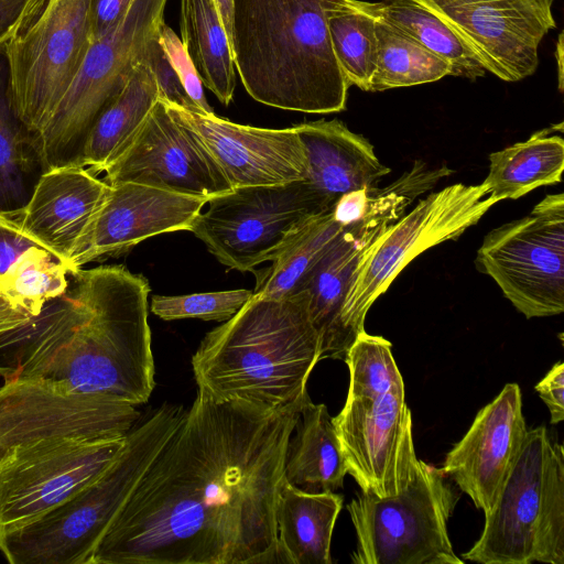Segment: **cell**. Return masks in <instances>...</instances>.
Returning <instances> with one entry per match:
<instances>
[{
	"label": "cell",
	"mask_w": 564,
	"mask_h": 564,
	"mask_svg": "<svg viewBox=\"0 0 564 564\" xmlns=\"http://www.w3.org/2000/svg\"><path fill=\"white\" fill-rule=\"evenodd\" d=\"M300 413L197 390L90 564L280 563L275 508Z\"/></svg>",
	"instance_id": "cell-1"
},
{
	"label": "cell",
	"mask_w": 564,
	"mask_h": 564,
	"mask_svg": "<svg viewBox=\"0 0 564 564\" xmlns=\"http://www.w3.org/2000/svg\"><path fill=\"white\" fill-rule=\"evenodd\" d=\"M72 275L69 291L0 334V377L134 406L145 403L155 386L148 280L122 265L78 269Z\"/></svg>",
	"instance_id": "cell-2"
},
{
	"label": "cell",
	"mask_w": 564,
	"mask_h": 564,
	"mask_svg": "<svg viewBox=\"0 0 564 564\" xmlns=\"http://www.w3.org/2000/svg\"><path fill=\"white\" fill-rule=\"evenodd\" d=\"M319 352L307 290L282 299L253 294L205 335L192 368L197 390L217 402L243 400L302 411L311 401L306 384Z\"/></svg>",
	"instance_id": "cell-3"
},
{
	"label": "cell",
	"mask_w": 564,
	"mask_h": 564,
	"mask_svg": "<svg viewBox=\"0 0 564 564\" xmlns=\"http://www.w3.org/2000/svg\"><path fill=\"white\" fill-rule=\"evenodd\" d=\"M230 46L254 100L305 113L346 109L350 84L332 47L324 0H232Z\"/></svg>",
	"instance_id": "cell-4"
},
{
	"label": "cell",
	"mask_w": 564,
	"mask_h": 564,
	"mask_svg": "<svg viewBox=\"0 0 564 564\" xmlns=\"http://www.w3.org/2000/svg\"><path fill=\"white\" fill-rule=\"evenodd\" d=\"M183 405L163 403L127 434L115 460L54 509L14 529H0L11 564H90L113 517L180 425Z\"/></svg>",
	"instance_id": "cell-5"
},
{
	"label": "cell",
	"mask_w": 564,
	"mask_h": 564,
	"mask_svg": "<svg viewBox=\"0 0 564 564\" xmlns=\"http://www.w3.org/2000/svg\"><path fill=\"white\" fill-rule=\"evenodd\" d=\"M481 564H564V449L544 426L528 430L478 541Z\"/></svg>",
	"instance_id": "cell-6"
},
{
	"label": "cell",
	"mask_w": 564,
	"mask_h": 564,
	"mask_svg": "<svg viewBox=\"0 0 564 564\" xmlns=\"http://www.w3.org/2000/svg\"><path fill=\"white\" fill-rule=\"evenodd\" d=\"M167 0H133L121 23L93 42L57 107L34 137L43 171L82 166L87 138L104 109L142 63L149 41L164 22Z\"/></svg>",
	"instance_id": "cell-7"
},
{
	"label": "cell",
	"mask_w": 564,
	"mask_h": 564,
	"mask_svg": "<svg viewBox=\"0 0 564 564\" xmlns=\"http://www.w3.org/2000/svg\"><path fill=\"white\" fill-rule=\"evenodd\" d=\"M441 468L419 460L400 494L359 492L347 505L357 534L355 564H462L447 522L459 498Z\"/></svg>",
	"instance_id": "cell-8"
},
{
	"label": "cell",
	"mask_w": 564,
	"mask_h": 564,
	"mask_svg": "<svg viewBox=\"0 0 564 564\" xmlns=\"http://www.w3.org/2000/svg\"><path fill=\"white\" fill-rule=\"evenodd\" d=\"M206 204L189 231L221 264L242 272L272 261L312 219L334 207L304 178L232 188Z\"/></svg>",
	"instance_id": "cell-9"
},
{
	"label": "cell",
	"mask_w": 564,
	"mask_h": 564,
	"mask_svg": "<svg viewBox=\"0 0 564 564\" xmlns=\"http://www.w3.org/2000/svg\"><path fill=\"white\" fill-rule=\"evenodd\" d=\"M91 0H33L6 41L18 112L35 137L93 44Z\"/></svg>",
	"instance_id": "cell-10"
},
{
	"label": "cell",
	"mask_w": 564,
	"mask_h": 564,
	"mask_svg": "<svg viewBox=\"0 0 564 564\" xmlns=\"http://www.w3.org/2000/svg\"><path fill=\"white\" fill-rule=\"evenodd\" d=\"M497 202L481 184H453L419 200L367 249L352 276L341 310V324L352 345L365 329L366 315L404 267L427 249L458 239Z\"/></svg>",
	"instance_id": "cell-11"
},
{
	"label": "cell",
	"mask_w": 564,
	"mask_h": 564,
	"mask_svg": "<svg viewBox=\"0 0 564 564\" xmlns=\"http://www.w3.org/2000/svg\"><path fill=\"white\" fill-rule=\"evenodd\" d=\"M475 265L527 318L563 313V193L546 195L528 216L490 230Z\"/></svg>",
	"instance_id": "cell-12"
},
{
	"label": "cell",
	"mask_w": 564,
	"mask_h": 564,
	"mask_svg": "<svg viewBox=\"0 0 564 564\" xmlns=\"http://www.w3.org/2000/svg\"><path fill=\"white\" fill-rule=\"evenodd\" d=\"M452 173L447 166L430 169L416 161L386 187L371 189L365 217L344 228L308 274L303 290L310 294V314L319 335V361L344 360L351 346L341 324V310L352 276L369 246L425 191Z\"/></svg>",
	"instance_id": "cell-13"
},
{
	"label": "cell",
	"mask_w": 564,
	"mask_h": 564,
	"mask_svg": "<svg viewBox=\"0 0 564 564\" xmlns=\"http://www.w3.org/2000/svg\"><path fill=\"white\" fill-rule=\"evenodd\" d=\"M126 438L51 436L12 447L0 460V529L19 528L74 496L115 460Z\"/></svg>",
	"instance_id": "cell-14"
},
{
	"label": "cell",
	"mask_w": 564,
	"mask_h": 564,
	"mask_svg": "<svg viewBox=\"0 0 564 564\" xmlns=\"http://www.w3.org/2000/svg\"><path fill=\"white\" fill-rule=\"evenodd\" d=\"M333 422L347 474L362 492L388 497L408 487L420 459L404 382L382 393L347 395Z\"/></svg>",
	"instance_id": "cell-15"
},
{
	"label": "cell",
	"mask_w": 564,
	"mask_h": 564,
	"mask_svg": "<svg viewBox=\"0 0 564 564\" xmlns=\"http://www.w3.org/2000/svg\"><path fill=\"white\" fill-rule=\"evenodd\" d=\"M436 14L489 72L505 82L531 76L539 46L556 28L555 0H416Z\"/></svg>",
	"instance_id": "cell-16"
},
{
	"label": "cell",
	"mask_w": 564,
	"mask_h": 564,
	"mask_svg": "<svg viewBox=\"0 0 564 564\" xmlns=\"http://www.w3.org/2000/svg\"><path fill=\"white\" fill-rule=\"evenodd\" d=\"M104 172L108 184L130 182L207 200L232 189L202 140L161 99Z\"/></svg>",
	"instance_id": "cell-17"
},
{
	"label": "cell",
	"mask_w": 564,
	"mask_h": 564,
	"mask_svg": "<svg viewBox=\"0 0 564 564\" xmlns=\"http://www.w3.org/2000/svg\"><path fill=\"white\" fill-rule=\"evenodd\" d=\"M208 200L137 183L109 184L107 196L73 250L70 274L161 234L191 229Z\"/></svg>",
	"instance_id": "cell-18"
},
{
	"label": "cell",
	"mask_w": 564,
	"mask_h": 564,
	"mask_svg": "<svg viewBox=\"0 0 564 564\" xmlns=\"http://www.w3.org/2000/svg\"><path fill=\"white\" fill-rule=\"evenodd\" d=\"M163 102L176 120L197 134L232 188L305 178L306 155L294 126L283 129L245 126L215 113L194 112Z\"/></svg>",
	"instance_id": "cell-19"
},
{
	"label": "cell",
	"mask_w": 564,
	"mask_h": 564,
	"mask_svg": "<svg viewBox=\"0 0 564 564\" xmlns=\"http://www.w3.org/2000/svg\"><path fill=\"white\" fill-rule=\"evenodd\" d=\"M527 432L520 388L517 383H507L477 413L467 433L446 455L441 469L487 513L503 487Z\"/></svg>",
	"instance_id": "cell-20"
},
{
	"label": "cell",
	"mask_w": 564,
	"mask_h": 564,
	"mask_svg": "<svg viewBox=\"0 0 564 564\" xmlns=\"http://www.w3.org/2000/svg\"><path fill=\"white\" fill-rule=\"evenodd\" d=\"M108 189L107 182L84 166L48 170L15 220L30 239L67 265Z\"/></svg>",
	"instance_id": "cell-21"
},
{
	"label": "cell",
	"mask_w": 564,
	"mask_h": 564,
	"mask_svg": "<svg viewBox=\"0 0 564 564\" xmlns=\"http://www.w3.org/2000/svg\"><path fill=\"white\" fill-rule=\"evenodd\" d=\"M294 127L306 155L304 180L333 205L348 192L377 187L390 173L368 140L337 119Z\"/></svg>",
	"instance_id": "cell-22"
},
{
	"label": "cell",
	"mask_w": 564,
	"mask_h": 564,
	"mask_svg": "<svg viewBox=\"0 0 564 564\" xmlns=\"http://www.w3.org/2000/svg\"><path fill=\"white\" fill-rule=\"evenodd\" d=\"M343 496L306 492L286 480L275 508L280 563L332 564L330 543Z\"/></svg>",
	"instance_id": "cell-23"
},
{
	"label": "cell",
	"mask_w": 564,
	"mask_h": 564,
	"mask_svg": "<svg viewBox=\"0 0 564 564\" xmlns=\"http://www.w3.org/2000/svg\"><path fill=\"white\" fill-rule=\"evenodd\" d=\"M294 431L285 458V480L306 492H335L343 488L347 467L326 405L310 401Z\"/></svg>",
	"instance_id": "cell-24"
},
{
	"label": "cell",
	"mask_w": 564,
	"mask_h": 564,
	"mask_svg": "<svg viewBox=\"0 0 564 564\" xmlns=\"http://www.w3.org/2000/svg\"><path fill=\"white\" fill-rule=\"evenodd\" d=\"M43 172L34 137L15 107L4 42L0 45V215L18 217Z\"/></svg>",
	"instance_id": "cell-25"
},
{
	"label": "cell",
	"mask_w": 564,
	"mask_h": 564,
	"mask_svg": "<svg viewBox=\"0 0 564 564\" xmlns=\"http://www.w3.org/2000/svg\"><path fill=\"white\" fill-rule=\"evenodd\" d=\"M552 129L490 153L489 172L481 183L486 195L498 203L560 183L564 170V140L551 134Z\"/></svg>",
	"instance_id": "cell-26"
},
{
	"label": "cell",
	"mask_w": 564,
	"mask_h": 564,
	"mask_svg": "<svg viewBox=\"0 0 564 564\" xmlns=\"http://www.w3.org/2000/svg\"><path fill=\"white\" fill-rule=\"evenodd\" d=\"M159 100L155 78L141 63L120 94L95 122L82 155V166L93 174L104 172L117 158Z\"/></svg>",
	"instance_id": "cell-27"
},
{
	"label": "cell",
	"mask_w": 564,
	"mask_h": 564,
	"mask_svg": "<svg viewBox=\"0 0 564 564\" xmlns=\"http://www.w3.org/2000/svg\"><path fill=\"white\" fill-rule=\"evenodd\" d=\"M182 43L203 83L228 105L236 88L228 34L214 0H181Z\"/></svg>",
	"instance_id": "cell-28"
},
{
	"label": "cell",
	"mask_w": 564,
	"mask_h": 564,
	"mask_svg": "<svg viewBox=\"0 0 564 564\" xmlns=\"http://www.w3.org/2000/svg\"><path fill=\"white\" fill-rule=\"evenodd\" d=\"M362 12L412 37L451 67V75L476 79L487 73L458 36L433 12L416 0H350Z\"/></svg>",
	"instance_id": "cell-29"
},
{
	"label": "cell",
	"mask_w": 564,
	"mask_h": 564,
	"mask_svg": "<svg viewBox=\"0 0 564 564\" xmlns=\"http://www.w3.org/2000/svg\"><path fill=\"white\" fill-rule=\"evenodd\" d=\"M344 228L332 210L312 219L272 260L253 294L282 299L303 291L308 274Z\"/></svg>",
	"instance_id": "cell-30"
},
{
	"label": "cell",
	"mask_w": 564,
	"mask_h": 564,
	"mask_svg": "<svg viewBox=\"0 0 564 564\" xmlns=\"http://www.w3.org/2000/svg\"><path fill=\"white\" fill-rule=\"evenodd\" d=\"M332 47L339 68L351 85L369 91L378 59L376 20L350 0H324Z\"/></svg>",
	"instance_id": "cell-31"
},
{
	"label": "cell",
	"mask_w": 564,
	"mask_h": 564,
	"mask_svg": "<svg viewBox=\"0 0 564 564\" xmlns=\"http://www.w3.org/2000/svg\"><path fill=\"white\" fill-rule=\"evenodd\" d=\"M375 20L378 59L369 91L433 83L451 75L443 58L398 29Z\"/></svg>",
	"instance_id": "cell-32"
},
{
	"label": "cell",
	"mask_w": 564,
	"mask_h": 564,
	"mask_svg": "<svg viewBox=\"0 0 564 564\" xmlns=\"http://www.w3.org/2000/svg\"><path fill=\"white\" fill-rule=\"evenodd\" d=\"M68 267L41 248L29 249L0 276L1 294L17 308L37 316L46 303L67 292Z\"/></svg>",
	"instance_id": "cell-33"
},
{
	"label": "cell",
	"mask_w": 564,
	"mask_h": 564,
	"mask_svg": "<svg viewBox=\"0 0 564 564\" xmlns=\"http://www.w3.org/2000/svg\"><path fill=\"white\" fill-rule=\"evenodd\" d=\"M344 361L349 369L348 397L386 392L403 379L392 356L391 343L364 329Z\"/></svg>",
	"instance_id": "cell-34"
},
{
	"label": "cell",
	"mask_w": 564,
	"mask_h": 564,
	"mask_svg": "<svg viewBox=\"0 0 564 564\" xmlns=\"http://www.w3.org/2000/svg\"><path fill=\"white\" fill-rule=\"evenodd\" d=\"M253 295L238 289L186 295H154L151 312L164 321L199 318L225 322L232 317Z\"/></svg>",
	"instance_id": "cell-35"
},
{
	"label": "cell",
	"mask_w": 564,
	"mask_h": 564,
	"mask_svg": "<svg viewBox=\"0 0 564 564\" xmlns=\"http://www.w3.org/2000/svg\"><path fill=\"white\" fill-rule=\"evenodd\" d=\"M142 63L150 68L155 78L159 99L189 111L200 112L198 107L185 91L171 59L159 39L158 32L149 41Z\"/></svg>",
	"instance_id": "cell-36"
},
{
	"label": "cell",
	"mask_w": 564,
	"mask_h": 564,
	"mask_svg": "<svg viewBox=\"0 0 564 564\" xmlns=\"http://www.w3.org/2000/svg\"><path fill=\"white\" fill-rule=\"evenodd\" d=\"M158 35L185 91L198 107L200 113H215L206 100L203 83L195 66L175 32L163 22L159 28Z\"/></svg>",
	"instance_id": "cell-37"
},
{
	"label": "cell",
	"mask_w": 564,
	"mask_h": 564,
	"mask_svg": "<svg viewBox=\"0 0 564 564\" xmlns=\"http://www.w3.org/2000/svg\"><path fill=\"white\" fill-rule=\"evenodd\" d=\"M33 247L40 246L22 231L15 219L0 215V276Z\"/></svg>",
	"instance_id": "cell-38"
},
{
	"label": "cell",
	"mask_w": 564,
	"mask_h": 564,
	"mask_svg": "<svg viewBox=\"0 0 564 564\" xmlns=\"http://www.w3.org/2000/svg\"><path fill=\"white\" fill-rule=\"evenodd\" d=\"M133 0H91L90 31L93 42L112 32L127 15Z\"/></svg>",
	"instance_id": "cell-39"
},
{
	"label": "cell",
	"mask_w": 564,
	"mask_h": 564,
	"mask_svg": "<svg viewBox=\"0 0 564 564\" xmlns=\"http://www.w3.org/2000/svg\"><path fill=\"white\" fill-rule=\"evenodd\" d=\"M540 398L546 404L551 414V424L564 420V364L556 362L544 378L535 386Z\"/></svg>",
	"instance_id": "cell-40"
},
{
	"label": "cell",
	"mask_w": 564,
	"mask_h": 564,
	"mask_svg": "<svg viewBox=\"0 0 564 564\" xmlns=\"http://www.w3.org/2000/svg\"><path fill=\"white\" fill-rule=\"evenodd\" d=\"M371 189H358L344 194L332 209L336 221L346 227L361 220L368 212Z\"/></svg>",
	"instance_id": "cell-41"
},
{
	"label": "cell",
	"mask_w": 564,
	"mask_h": 564,
	"mask_svg": "<svg viewBox=\"0 0 564 564\" xmlns=\"http://www.w3.org/2000/svg\"><path fill=\"white\" fill-rule=\"evenodd\" d=\"M33 0H0V45L13 33Z\"/></svg>",
	"instance_id": "cell-42"
},
{
	"label": "cell",
	"mask_w": 564,
	"mask_h": 564,
	"mask_svg": "<svg viewBox=\"0 0 564 564\" xmlns=\"http://www.w3.org/2000/svg\"><path fill=\"white\" fill-rule=\"evenodd\" d=\"M31 318L32 316L14 307L0 292V334L15 328Z\"/></svg>",
	"instance_id": "cell-43"
},
{
	"label": "cell",
	"mask_w": 564,
	"mask_h": 564,
	"mask_svg": "<svg viewBox=\"0 0 564 564\" xmlns=\"http://www.w3.org/2000/svg\"><path fill=\"white\" fill-rule=\"evenodd\" d=\"M230 42L232 0H214Z\"/></svg>",
	"instance_id": "cell-44"
},
{
	"label": "cell",
	"mask_w": 564,
	"mask_h": 564,
	"mask_svg": "<svg viewBox=\"0 0 564 564\" xmlns=\"http://www.w3.org/2000/svg\"><path fill=\"white\" fill-rule=\"evenodd\" d=\"M563 33L561 32L560 35H558V39H557V44H556V48H555V58L557 61V68H558V88L561 91H563V54H564V48H563Z\"/></svg>",
	"instance_id": "cell-45"
}]
</instances>
